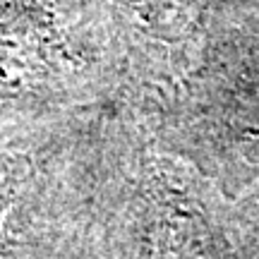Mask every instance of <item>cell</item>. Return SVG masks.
<instances>
[{
	"instance_id": "obj_1",
	"label": "cell",
	"mask_w": 259,
	"mask_h": 259,
	"mask_svg": "<svg viewBox=\"0 0 259 259\" xmlns=\"http://www.w3.org/2000/svg\"><path fill=\"white\" fill-rule=\"evenodd\" d=\"M125 79L101 0H0V111L67 103Z\"/></svg>"
},
{
	"instance_id": "obj_2",
	"label": "cell",
	"mask_w": 259,
	"mask_h": 259,
	"mask_svg": "<svg viewBox=\"0 0 259 259\" xmlns=\"http://www.w3.org/2000/svg\"><path fill=\"white\" fill-rule=\"evenodd\" d=\"M122 53L125 79L176 72L194 44L204 0H101Z\"/></svg>"
}]
</instances>
